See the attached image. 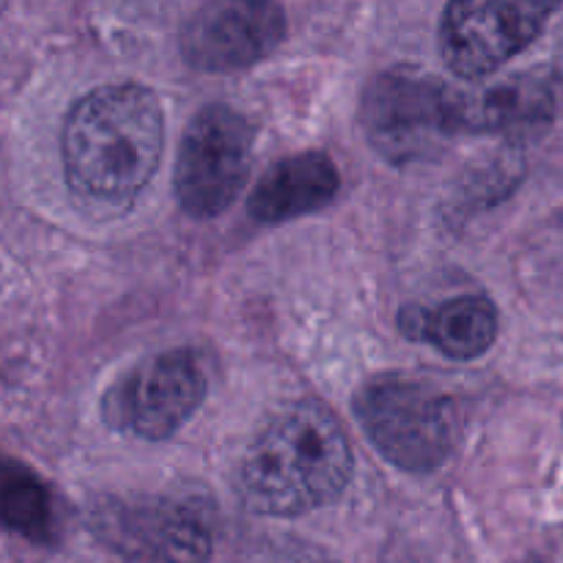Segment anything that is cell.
<instances>
[{
	"label": "cell",
	"instance_id": "1",
	"mask_svg": "<svg viewBox=\"0 0 563 563\" xmlns=\"http://www.w3.org/2000/svg\"><path fill=\"white\" fill-rule=\"evenodd\" d=\"M165 115L137 82L99 86L71 104L60 132L69 190L99 212H124L163 159Z\"/></svg>",
	"mask_w": 563,
	"mask_h": 563
},
{
	"label": "cell",
	"instance_id": "8",
	"mask_svg": "<svg viewBox=\"0 0 563 563\" xmlns=\"http://www.w3.org/2000/svg\"><path fill=\"white\" fill-rule=\"evenodd\" d=\"M286 36V16L267 0H218L192 11L181 27V55L209 75L240 71L267 58Z\"/></svg>",
	"mask_w": 563,
	"mask_h": 563
},
{
	"label": "cell",
	"instance_id": "14",
	"mask_svg": "<svg viewBox=\"0 0 563 563\" xmlns=\"http://www.w3.org/2000/svg\"><path fill=\"white\" fill-rule=\"evenodd\" d=\"M3 11H5V5H3V3H0V14H3Z\"/></svg>",
	"mask_w": 563,
	"mask_h": 563
},
{
	"label": "cell",
	"instance_id": "2",
	"mask_svg": "<svg viewBox=\"0 0 563 563\" xmlns=\"http://www.w3.org/2000/svg\"><path fill=\"white\" fill-rule=\"evenodd\" d=\"M352 445L322 401L306 399L273 418L240 465V495L264 517H300L333 504L352 478Z\"/></svg>",
	"mask_w": 563,
	"mask_h": 563
},
{
	"label": "cell",
	"instance_id": "6",
	"mask_svg": "<svg viewBox=\"0 0 563 563\" xmlns=\"http://www.w3.org/2000/svg\"><path fill=\"white\" fill-rule=\"evenodd\" d=\"M207 396V377L187 350L159 352L126 368L108 388L102 416L119 432L165 440L179 432Z\"/></svg>",
	"mask_w": 563,
	"mask_h": 563
},
{
	"label": "cell",
	"instance_id": "12",
	"mask_svg": "<svg viewBox=\"0 0 563 563\" xmlns=\"http://www.w3.org/2000/svg\"><path fill=\"white\" fill-rule=\"evenodd\" d=\"M553 115V93L537 77H511L482 93H460L462 132H533Z\"/></svg>",
	"mask_w": 563,
	"mask_h": 563
},
{
	"label": "cell",
	"instance_id": "13",
	"mask_svg": "<svg viewBox=\"0 0 563 563\" xmlns=\"http://www.w3.org/2000/svg\"><path fill=\"white\" fill-rule=\"evenodd\" d=\"M0 528L33 542H49L55 533V504L47 484L20 460L0 451Z\"/></svg>",
	"mask_w": 563,
	"mask_h": 563
},
{
	"label": "cell",
	"instance_id": "11",
	"mask_svg": "<svg viewBox=\"0 0 563 563\" xmlns=\"http://www.w3.org/2000/svg\"><path fill=\"white\" fill-rule=\"evenodd\" d=\"M401 328L418 341H429L445 357L476 361L498 339V311L482 295H462L445 300L434 311L407 308L401 313Z\"/></svg>",
	"mask_w": 563,
	"mask_h": 563
},
{
	"label": "cell",
	"instance_id": "7",
	"mask_svg": "<svg viewBox=\"0 0 563 563\" xmlns=\"http://www.w3.org/2000/svg\"><path fill=\"white\" fill-rule=\"evenodd\" d=\"M559 3L539 0H460L440 20V55L456 77L478 80L520 55Z\"/></svg>",
	"mask_w": 563,
	"mask_h": 563
},
{
	"label": "cell",
	"instance_id": "5",
	"mask_svg": "<svg viewBox=\"0 0 563 563\" xmlns=\"http://www.w3.org/2000/svg\"><path fill=\"white\" fill-rule=\"evenodd\" d=\"M251 121L229 104L198 110L181 135L176 154L174 187L190 218H218L234 203L253 165Z\"/></svg>",
	"mask_w": 563,
	"mask_h": 563
},
{
	"label": "cell",
	"instance_id": "10",
	"mask_svg": "<svg viewBox=\"0 0 563 563\" xmlns=\"http://www.w3.org/2000/svg\"><path fill=\"white\" fill-rule=\"evenodd\" d=\"M341 187L339 168L324 152L291 154L264 170L247 198V214L258 223H286L302 218L335 198Z\"/></svg>",
	"mask_w": 563,
	"mask_h": 563
},
{
	"label": "cell",
	"instance_id": "3",
	"mask_svg": "<svg viewBox=\"0 0 563 563\" xmlns=\"http://www.w3.org/2000/svg\"><path fill=\"white\" fill-rule=\"evenodd\" d=\"M355 416L374 449L407 473H432L456 449V407L443 390L405 374H383L355 394Z\"/></svg>",
	"mask_w": 563,
	"mask_h": 563
},
{
	"label": "cell",
	"instance_id": "9",
	"mask_svg": "<svg viewBox=\"0 0 563 563\" xmlns=\"http://www.w3.org/2000/svg\"><path fill=\"white\" fill-rule=\"evenodd\" d=\"M97 531L132 559L148 563H207L212 531L192 506L168 498L104 500Z\"/></svg>",
	"mask_w": 563,
	"mask_h": 563
},
{
	"label": "cell",
	"instance_id": "4",
	"mask_svg": "<svg viewBox=\"0 0 563 563\" xmlns=\"http://www.w3.org/2000/svg\"><path fill=\"white\" fill-rule=\"evenodd\" d=\"M361 119L368 143L385 159L410 163L462 132L460 91L416 66H396L366 86Z\"/></svg>",
	"mask_w": 563,
	"mask_h": 563
}]
</instances>
